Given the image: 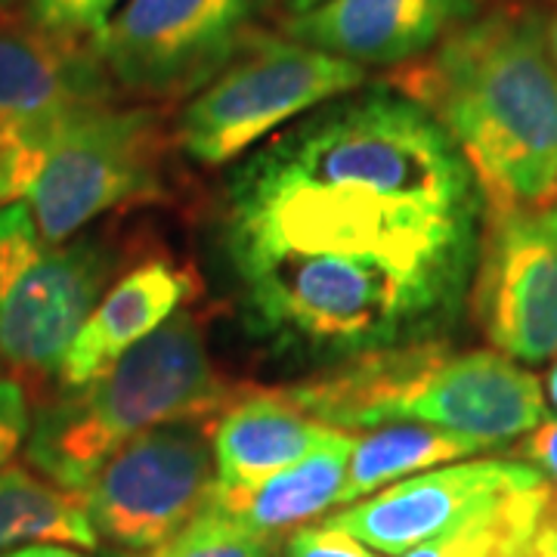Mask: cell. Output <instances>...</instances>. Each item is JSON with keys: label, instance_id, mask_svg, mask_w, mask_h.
Here are the masks:
<instances>
[{"label": "cell", "instance_id": "cell-1", "mask_svg": "<svg viewBox=\"0 0 557 557\" xmlns=\"http://www.w3.org/2000/svg\"><path fill=\"white\" fill-rule=\"evenodd\" d=\"M478 220L456 143L379 84L319 106L242 164L223 251L251 332L335 366L431 341L456 317Z\"/></svg>", "mask_w": 557, "mask_h": 557}, {"label": "cell", "instance_id": "cell-2", "mask_svg": "<svg viewBox=\"0 0 557 557\" xmlns=\"http://www.w3.org/2000/svg\"><path fill=\"white\" fill-rule=\"evenodd\" d=\"M397 90L449 134L490 211L557 201V65L536 16L461 22Z\"/></svg>", "mask_w": 557, "mask_h": 557}, {"label": "cell", "instance_id": "cell-3", "mask_svg": "<svg viewBox=\"0 0 557 557\" xmlns=\"http://www.w3.org/2000/svg\"><path fill=\"white\" fill-rule=\"evenodd\" d=\"M276 391L338 431L431 424L480 449L527 437L548 418L542 381L515 359L498 350L453 354L437 341L344 359Z\"/></svg>", "mask_w": 557, "mask_h": 557}, {"label": "cell", "instance_id": "cell-4", "mask_svg": "<svg viewBox=\"0 0 557 557\" xmlns=\"http://www.w3.org/2000/svg\"><path fill=\"white\" fill-rule=\"evenodd\" d=\"M236 397L196 319L177 310L100 379L47 403L32 418L25 456L40 478L81 493L102 461L139 434L171 421H211Z\"/></svg>", "mask_w": 557, "mask_h": 557}, {"label": "cell", "instance_id": "cell-5", "mask_svg": "<svg viewBox=\"0 0 557 557\" xmlns=\"http://www.w3.org/2000/svg\"><path fill=\"white\" fill-rule=\"evenodd\" d=\"M0 164L44 242L62 245L102 214L159 193V115L119 102L87 106L38 137L0 146Z\"/></svg>", "mask_w": 557, "mask_h": 557}, {"label": "cell", "instance_id": "cell-6", "mask_svg": "<svg viewBox=\"0 0 557 557\" xmlns=\"http://www.w3.org/2000/svg\"><path fill=\"white\" fill-rule=\"evenodd\" d=\"M362 84L366 69L357 62L260 28L186 102L177 139L199 164H226L288 121L341 100Z\"/></svg>", "mask_w": 557, "mask_h": 557}, {"label": "cell", "instance_id": "cell-7", "mask_svg": "<svg viewBox=\"0 0 557 557\" xmlns=\"http://www.w3.org/2000/svg\"><path fill=\"white\" fill-rule=\"evenodd\" d=\"M115 276V251L100 239L50 245L25 201L0 208V362L47 379Z\"/></svg>", "mask_w": 557, "mask_h": 557}, {"label": "cell", "instance_id": "cell-8", "mask_svg": "<svg viewBox=\"0 0 557 557\" xmlns=\"http://www.w3.org/2000/svg\"><path fill=\"white\" fill-rule=\"evenodd\" d=\"M211 421H171L121 446L78 496L102 557H152L214 502Z\"/></svg>", "mask_w": 557, "mask_h": 557}, {"label": "cell", "instance_id": "cell-9", "mask_svg": "<svg viewBox=\"0 0 557 557\" xmlns=\"http://www.w3.org/2000/svg\"><path fill=\"white\" fill-rule=\"evenodd\" d=\"M273 0H124L94 38L119 90L146 100L199 94L260 32Z\"/></svg>", "mask_w": 557, "mask_h": 557}, {"label": "cell", "instance_id": "cell-10", "mask_svg": "<svg viewBox=\"0 0 557 557\" xmlns=\"http://www.w3.org/2000/svg\"><path fill=\"white\" fill-rule=\"evenodd\" d=\"M471 295L498 354L520 362L557 357V201L486 214Z\"/></svg>", "mask_w": 557, "mask_h": 557}, {"label": "cell", "instance_id": "cell-11", "mask_svg": "<svg viewBox=\"0 0 557 557\" xmlns=\"http://www.w3.org/2000/svg\"><path fill=\"white\" fill-rule=\"evenodd\" d=\"M542 480L536 468L523 461H453L359 498L350 508L325 518V523L357 536L379 555L403 557L498 493L536 486Z\"/></svg>", "mask_w": 557, "mask_h": 557}, {"label": "cell", "instance_id": "cell-12", "mask_svg": "<svg viewBox=\"0 0 557 557\" xmlns=\"http://www.w3.org/2000/svg\"><path fill=\"white\" fill-rule=\"evenodd\" d=\"M115 90L94 44L47 35L25 13L0 10V146L38 137L78 109L115 102Z\"/></svg>", "mask_w": 557, "mask_h": 557}, {"label": "cell", "instance_id": "cell-13", "mask_svg": "<svg viewBox=\"0 0 557 557\" xmlns=\"http://www.w3.org/2000/svg\"><path fill=\"white\" fill-rule=\"evenodd\" d=\"M474 0H322L288 16L285 35L357 65H399L431 53Z\"/></svg>", "mask_w": 557, "mask_h": 557}, {"label": "cell", "instance_id": "cell-14", "mask_svg": "<svg viewBox=\"0 0 557 557\" xmlns=\"http://www.w3.org/2000/svg\"><path fill=\"white\" fill-rule=\"evenodd\" d=\"M193 292V276L171 263L156 258L134 267L131 273L109 285L100 304L84 319L78 335L72 338L60 362L57 379L65 391L84 387L87 381L100 379L139 341L159 332L168 319L180 310V304Z\"/></svg>", "mask_w": 557, "mask_h": 557}, {"label": "cell", "instance_id": "cell-15", "mask_svg": "<svg viewBox=\"0 0 557 557\" xmlns=\"http://www.w3.org/2000/svg\"><path fill=\"white\" fill-rule=\"evenodd\" d=\"M347 431L329 428L278 391L239 394L214 421V468L220 490H251L329 446Z\"/></svg>", "mask_w": 557, "mask_h": 557}, {"label": "cell", "instance_id": "cell-16", "mask_svg": "<svg viewBox=\"0 0 557 557\" xmlns=\"http://www.w3.org/2000/svg\"><path fill=\"white\" fill-rule=\"evenodd\" d=\"M354 434H341L329 446H322L288 471L263 480L251 490H220L214 486V502L220 515L233 518L242 527L255 530L260 536L276 539L288 530H298L313 518L329 515L341 505L347 461L354 449Z\"/></svg>", "mask_w": 557, "mask_h": 557}, {"label": "cell", "instance_id": "cell-17", "mask_svg": "<svg viewBox=\"0 0 557 557\" xmlns=\"http://www.w3.org/2000/svg\"><path fill=\"white\" fill-rule=\"evenodd\" d=\"M47 542L97 548L81 496L22 465H0V557Z\"/></svg>", "mask_w": 557, "mask_h": 557}, {"label": "cell", "instance_id": "cell-18", "mask_svg": "<svg viewBox=\"0 0 557 557\" xmlns=\"http://www.w3.org/2000/svg\"><path fill=\"white\" fill-rule=\"evenodd\" d=\"M474 453H480L474 440L443 431V428H431V424L372 428L369 434L354 440L341 505L372 496L381 486L399 478H412L428 468L453 465V461H461Z\"/></svg>", "mask_w": 557, "mask_h": 557}, {"label": "cell", "instance_id": "cell-19", "mask_svg": "<svg viewBox=\"0 0 557 557\" xmlns=\"http://www.w3.org/2000/svg\"><path fill=\"white\" fill-rule=\"evenodd\" d=\"M555 486L542 480L498 493L403 557H536V533Z\"/></svg>", "mask_w": 557, "mask_h": 557}, {"label": "cell", "instance_id": "cell-20", "mask_svg": "<svg viewBox=\"0 0 557 557\" xmlns=\"http://www.w3.org/2000/svg\"><path fill=\"white\" fill-rule=\"evenodd\" d=\"M152 557H278V552L276 539L260 536L218 508H208Z\"/></svg>", "mask_w": 557, "mask_h": 557}, {"label": "cell", "instance_id": "cell-21", "mask_svg": "<svg viewBox=\"0 0 557 557\" xmlns=\"http://www.w3.org/2000/svg\"><path fill=\"white\" fill-rule=\"evenodd\" d=\"M121 3L124 0H28L25 16L47 35L75 44H94Z\"/></svg>", "mask_w": 557, "mask_h": 557}, {"label": "cell", "instance_id": "cell-22", "mask_svg": "<svg viewBox=\"0 0 557 557\" xmlns=\"http://www.w3.org/2000/svg\"><path fill=\"white\" fill-rule=\"evenodd\" d=\"M285 557H381L366 542L332 523H304L285 539Z\"/></svg>", "mask_w": 557, "mask_h": 557}, {"label": "cell", "instance_id": "cell-23", "mask_svg": "<svg viewBox=\"0 0 557 557\" xmlns=\"http://www.w3.org/2000/svg\"><path fill=\"white\" fill-rule=\"evenodd\" d=\"M32 431V412L20 381L0 375V465L22 449Z\"/></svg>", "mask_w": 557, "mask_h": 557}, {"label": "cell", "instance_id": "cell-24", "mask_svg": "<svg viewBox=\"0 0 557 557\" xmlns=\"http://www.w3.org/2000/svg\"><path fill=\"white\" fill-rule=\"evenodd\" d=\"M520 456L527 458L530 468H536L542 478H552L557 483V418H545L523 437Z\"/></svg>", "mask_w": 557, "mask_h": 557}, {"label": "cell", "instance_id": "cell-25", "mask_svg": "<svg viewBox=\"0 0 557 557\" xmlns=\"http://www.w3.org/2000/svg\"><path fill=\"white\" fill-rule=\"evenodd\" d=\"M536 557H557V490L548 498L536 533Z\"/></svg>", "mask_w": 557, "mask_h": 557}, {"label": "cell", "instance_id": "cell-26", "mask_svg": "<svg viewBox=\"0 0 557 557\" xmlns=\"http://www.w3.org/2000/svg\"><path fill=\"white\" fill-rule=\"evenodd\" d=\"M3 557H87L81 555L78 548H69V545H25V548H16L10 555Z\"/></svg>", "mask_w": 557, "mask_h": 557}, {"label": "cell", "instance_id": "cell-27", "mask_svg": "<svg viewBox=\"0 0 557 557\" xmlns=\"http://www.w3.org/2000/svg\"><path fill=\"white\" fill-rule=\"evenodd\" d=\"M285 3V10H288V16H298V13H307V10H313L317 3L322 0H282Z\"/></svg>", "mask_w": 557, "mask_h": 557}, {"label": "cell", "instance_id": "cell-28", "mask_svg": "<svg viewBox=\"0 0 557 557\" xmlns=\"http://www.w3.org/2000/svg\"><path fill=\"white\" fill-rule=\"evenodd\" d=\"M545 394H548V403L555 406V412H557V359L552 362V369H548V379H545Z\"/></svg>", "mask_w": 557, "mask_h": 557}, {"label": "cell", "instance_id": "cell-29", "mask_svg": "<svg viewBox=\"0 0 557 557\" xmlns=\"http://www.w3.org/2000/svg\"><path fill=\"white\" fill-rule=\"evenodd\" d=\"M545 44H548V53H552V62L557 65V20H552L545 25Z\"/></svg>", "mask_w": 557, "mask_h": 557}, {"label": "cell", "instance_id": "cell-30", "mask_svg": "<svg viewBox=\"0 0 557 557\" xmlns=\"http://www.w3.org/2000/svg\"><path fill=\"white\" fill-rule=\"evenodd\" d=\"M13 196H10V186H7V174H3V164H0V208L3 205H10Z\"/></svg>", "mask_w": 557, "mask_h": 557}, {"label": "cell", "instance_id": "cell-31", "mask_svg": "<svg viewBox=\"0 0 557 557\" xmlns=\"http://www.w3.org/2000/svg\"><path fill=\"white\" fill-rule=\"evenodd\" d=\"M10 3H16V0H0V10H10Z\"/></svg>", "mask_w": 557, "mask_h": 557}]
</instances>
